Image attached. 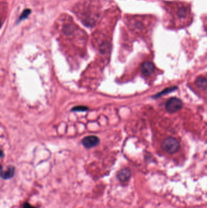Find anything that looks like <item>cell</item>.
I'll return each mask as SVG.
<instances>
[{
    "label": "cell",
    "mask_w": 207,
    "mask_h": 208,
    "mask_svg": "<svg viewBox=\"0 0 207 208\" xmlns=\"http://www.w3.org/2000/svg\"><path fill=\"white\" fill-rule=\"evenodd\" d=\"M14 173H15V167L13 166H10L6 169V170L4 171L1 170V176L2 178L4 180H8L13 177Z\"/></svg>",
    "instance_id": "obj_7"
},
{
    "label": "cell",
    "mask_w": 207,
    "mask_h": 208,
    "mask_svg": "<svg viewBox=\"0 0 207 208\" xmlns=\"http://www.w3.org/2000/svg\"><path fill=\"white\" fill-rule=\"evenodd\" d=\"M88 110V108L86 106H76L72 108V111L75 112H85Z\"/></svg>",
    "instance_id": "obj_10"
},
{
    "label": "cell",
    "mask_w": 207,
    "mask_h": 208,
    "mask_svg": "<svg viewBox=\"0 0 207 208\" xmlns=\"http://www.w3.org/2000/svg\"><path fill=\"white\" fill-rule=\"evenodd\" d=\"M180 142L179 141L173 137H168L165 138L162 144L163 150L169 154L175 153L180 149Z\"/></svg>",
    "instance_id": "obj_2"
},
{
    "label": "cell",
    "mask_w": 207,
    "mask_h": 208,
    "mask_svg": "<svg viewBox=\"0 0 207 208\" xmlns=\"http://www.w3.org/2000/svg\"><path fill=\"white\" fill-rule=\"evenodd\" d=\"M155 69V66L153 63L151 62H144L141 66V73L144 76H150L151 74L154 72Z\"/></svg>",
    "instance_id": "obj_5"
},
{
    "label": "cell",
    "mask_w": 207,
    "mask_h": 208,
    "mask_svg": "<svg viewBox=\"0 0 207 208\" xmlns=\"http://www.w3.org/2000/svg\"><path fill=\"white\" fill-rule=\"evenodd\" d=\"M173 19L174 21L178 22L179 25H183L185 23H188L190 14V10L187 4H176L173 5Z\"/></svg>",
    "instance_id": "obj_1"
},
{
    "label": "cell",
    "mask_w": 207,
    "mask_h": 208,
    "mask_svg": "<svg viewBox=\"0 0 207 208\" xmlns=\"http://www.w3.org/2000/svg\"><path fill=\"white\" fill-rule=\"evenodd\" d=\"M23 208H35L31 205L29 204L28 203H25L23 205Z\"/></svg>",
    "instance_id": "obj_11"
},
{
    "label": "cell",
    "mask_w": 207,
    "mask_h": 208,
    "mask_svg": "<svg viewBox=\"0 0 207 208\" xmlns=\"http://www.w3.org/2000/svg\"><path fill=\"white\" fill-rule=\"evenodd\" d=\"M182 107V101L177 97H172L167 101L165 104L166 110L171 113L177 112Z\"/></svg>",
    "instance_id": "obj_3"
},
{
    "label": "cell",
    "mask_w": 207,
    "mask_h": 208,
    "mask_svg": "<svg viewBox=\"0 0 207 208\" xmlns=\"http://www.w3.org/2000/svg\"><path fill=\"white\" fill-rule=\"evenodd\" d=\"M99 142V138L95 136H86L82 141V143L83 146L87 149H91L97 146Z\"/></svg>",
    "instance_id": "obj_4"
},
{
    "label": "cell",
    "mask_w": 207,
    "mask_h": 208,
    "mask_svg": "<svg viewBox=\"0 0 207 208\" xmlns=\"http://www.w3.org/2000/svg\"><path fill=\"white\" fill-rule=\"evenodd\" d=\"M195 84L198 88L200 90H204L207 89V79L204 77L200 76L198 77Z\"/></svg>",
    "instance_id": "obj_8"
},
{
    "label": "cell",
    "mask_w": 207,
    "mask_h": 208,
    "mask_svg": "<svg viewBox=\"0 0 207 208\" xmlns=\"http://www.w3.org/2000/svg\"><path fill=\"white\" fill-rule=\"evenodd\" d=\"M131 172L129 168H125L120 170L117 175V178L120 181L125 182L129 180L131 177Z\"/></svg>",
    "instance_id": "obj_6"
},
{
    "label": "cell",
    "mask_w": 207,
    "mask_h": 208,
    "mask_svg": "<svg viewBox=\"0 0 207 208\" xmlns=\"http://www.w3.org/2000/svg\"><path fill=\"white\" fill-rule=\"evenodd\" d=\"M30 13H31V10L30 9H26L24 10L23 11V12L21 13L20 17H19L18 22H19L21 20L26 19V18H28V17L30 14Z\"/></svg>",
    "instance_id": "obj_9"
}]
</instances>
